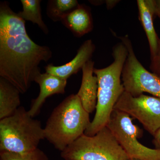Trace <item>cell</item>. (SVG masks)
I'll use <instances>...</instances> for the list:
<instances>
[{
    "mask_svg": "<svg viewBox=\"0 0 160 160\" xmlns=\"http://www.w3.org/2000/svg\"><path fill=\"white\" fill-rule=\"evenodd\" d=\"M128 160H138L137 159H129Z\"/></svg>",
    "mask_w": 160,
    "mask_h": 160,
    "instance_id": "cell-22",
    "label": "cell"
},
{
    "mask_svg": "<svg viewBox=\"0 0 160 160\" xmlns=\"http://www.w3.org/2000/svg\"><path fill=\"white\" fill-rule=\"evenodd\" d=\"M52 52L38 45L26 32L25 21L14 12L7 2L0 5V76L24 93L30 88L42 61L47 62Z\"/></svg>",
    "mask_w": 160,
    "mask_h": 160,
    "instance_id": "cell-1",
    "label": "cell"
},
{
    "mask_svg": "<svg viewBox=\"0 0 160 160\" xmlns=\"http://www.w3.org/2000/svg\"><path fill=\"white\" fill-rule=\"evenodd\" d=\"M119 38L125 44L128 51L122 76L125 91L133 97L147 92L160 98V78L148 71L140 63L127 36Z\"/></svg>",
    "mask_w": 160,
    "mask_h": 160,
    "instance_id": "cell-7",
    "label": "cell"
},
{
    "mask_svg": "<svg viewBox=\"0 0 160 160\" xmlns=\"http://www.w3.org/2000/svg\"><path fill=\"white\" fill-rule=\"evenodd\" d=\"M22 5V11L18 14L26 21H30L38 25L45 34L49 33V29L43 22L41 12L40 0H21Z\"/></svg>",
    "mask_w": 160,
    "mask_h": 160,
    "instance_id": "cell-15",
    "label": "cell"
},
{
    "mask_svg": "<svg viewBox=\"0 0 160 160\" xmlns=\"http://www.w3.org/2000/svg\"><path fill=\"white\" fill-rule=\"evenodd\" d=\"M79 5L76 0H52L47 6L48 16L54 22L62 21Z\"/></svg>",
    "mask_w": 160,
    "mask_h": 160,
    "instance_id": "cell-16",
    "label": "cell"
},
{
    "mask_svg": "<svg viewBox=\"0 0 160 160\" xmlns=\"http://www.w3.org/2000/svg\"><path fill=\"white\" fill-rule=\"evenodd\" d=\"M128 55V49L121 42L112 48L114 60L111 65L102 69L94 68L98 80L97 104L94 117L84 133L86 135H95L109 122L116 104L125 91L121 78Z\"/></svg>",
    "mask_w": 160,
    "mask_h": 160,
    "instance_id": "cell-2",
    "label": "cell"
},
{
    "mask_svg": "<svg viewBox=\"0 0 160 160\" xmlns=\"http://www.w3.org/2000/svg\"><path fill=\"white\" fill-rule=\"evenodd\" d=\"M156 1V15L160 19V0Z\"/></svg>",
    "mask_w": 160,
    "mask_h": 160,
    "instance_id": "cell-21",
    "label": "cell"
},
{
    "mask_svg": "<svg viewBox=\"0 0 160 160\" xmlns=\"http://www.w3.org/2000/svg\"><path fill=\"white\" fill-rule=\"evenodd\" d=\"M152 142L155 147V149L160 150V127L154 133Z\"/></svg>",
    "mask_w": 160,
    "mask_h": 160,
    "instance_id": "cell-19",
    "label": "cell"
},
{
    "mask_svg": "<svg viewBox=\"0 0 160 160\" xmlns=\"http://www.w3.org/2000/svg\"><path fill=\"white\" fill-rule=\"evenodd\" d=\"M139 18L148 39L151 58L157 50L159 38L153 26V18L156 15V1L153 0H138Z\"/></svg>",
    "mask_w": 160,
    "mask_h": 160,
    "instance_id": "cell-12",
    "label": "cell"
},
{
    "mask_svg": "<svg viewBox=\"0 0 160 160\" xmlns=\"http://www.w3.org/2000/svg\"><path fill=\"white\" fill-rule=\"evenodd\" d=\"M45 139L44 128L23 107L14 114L0 120V152L23 153L38 148Z\"/></svg>",
    "mask_w": 160,
    "mask_h": 160,
    "instance_id": "cell-4",
    "label": "cell"
},
{
    "mask_svg": "<svg viewBox=\"0 0 160 160\" xmlns=\"http://www.w3.org/2000/svg\"><path fill=\"white\" fill-rule=\"evenodd\" d=\"M0 160H49L47 155L38 148L33 151L23 153L0 152Z\"/></svg>",
    "mask_w": 160,
    "mask_h": 160,
    "instance_id": "cell-17",
    "label": "cell"
},
{
    "mask_svg": "<svg viewBox=\"0 0 160 160\" xmlns=\"http://www.w3.org/2000/svg\"><path fill=\"white\" fill-rule=\"evenodd\" d=\"M89 113L77 94L65 99L52 112L44 128L45 139L61 152L84 134L90 124Z\"/></svg>",
    "mask_w": 160,
    "mask_h": 160,
    "instance_id": "cell-3",
    "label": "cell"
},
{
    "mask_svg": "<svg viewBox=\"0 0 160 160\" xmlns=\"http://www.w3.org/2000/svg\"><path fill=\"white\" fill-rule=\"evenodd\" d=\"M107 126L129 159L160 160V150L148 148L139 142L142 130L127 113L113 109Z\"/></svg>",
    "mask_w": 160,
    "mask_h": 160,
    "instance_id": "cell-6",
    "label": "cell"
},
{
    "mask_svg": "<svg viewBox=\"0 0 160 160\" xmlns=\"http://www.w3.org/2000/svg\"><path fill=\"white\" fill-rule=\"evenodd\" d=\"M119 2V1H112V0L106 1V3L107 9H112Z\"/></svg>",
    "mask_w": 160,
    "mask_h": 160,
    "instance_id": "cell-20",
    "label": "cell"
},
{
    "mask_svg": "<svg viewBox=\"0 0 160 160\" xmlns=\"http://www.w3.org/2000/svg\"><path fill=\"white\" fill-rule=\"evenodd\" d=\"M34 82L40 86V92L38 97L32 102L31 107L28 110L29 114L34 118L39 112L47 98L56 94H64L67 85V80L55 76L41 72L37 76Z\"/></svg>",
    "mask_w": 160,
    "mask_h": 160,
    "instance_id": "cell-9",
    "label": "cell"
},
{
    "mask_svg": "<svg viewBox=\"0 0 160 160\" xmlns=\"http://www.w3.org/2000/svg\"><path fill=\"white\" fill-rule=\"evenodd\" d=\"M94 62L92 60L83 66L82 83L77 95L83 108L89 113H92L96 109L97 104L98 80L93 75Z\"/></svg>",
    "mask_w": 160,
    "mask_h": 160,
    "instance_id": "cell-11",
    "label": "cell"
},
{
    "mask_svg": "<svg viewBox=\"0 0 160 160\" xmlns=\"http://www.w3.org/2000/svg\"><path fill=\"white\" fill-rule=\"evenodd\" d=\"M150 69L152 73L160 78V38L159 39L156 53L154 56L151 58Z\"/></svg>",
    "mask_w": 160,
    "mask_h": 160,
    "instance_id": "cell-18",
    "label": "cell"
},
{
    "mask_svg": "<svg viewBox=\"0 0 160 160\" xmlns=\"http://www.w3.org/2000/svg\"><path fill=\"white\" fill-rule=\"evenodd\" d=\"M20 93L11 83L0 77V120L12 115L19 108Z\"/></svg>",
    "mask_w": 160,
    "mask_h": 160,
    "instance_id": "cell-14",
    "label": "cell"
},
{
    "mask_svg": "<svg viewBox=\"0 0 160 160\" xmlns=\"http://www.w3.org/2000/svg\"><path fill=\"white\" fill-rule=\"evenodd\" d=\"M114 109L137 119L152 135L160 127V98L144 94L133 97L125 91Z\"/></svg>",
    "mask_w": 160,
    "mask_h": 160,
    "instance_id": "cell-8",
    "label": "cell"
},
{
    "mask_svg": "<svg viewBox=\"0 0 160 160\" xmlns=\"http://www.w3.org/2000/svg\"><path fill=\"white\" fill-rule=\"evenodd\" d=\"M61 22L78 37L90 32L93 27L91 9L84 4L79 5Z\"/></svg>",
    "mask_w": 160,
    "mask_h": 160,
    "instance_id": "cell-13",
    "label": "cell"
},
{
    "mask_svg": "<svg viewBox=\"0 0 160 160\" xmlns=\"http://www.w3.org/2000/svg\"><path fill=\"white\" fill-rule=\"evenodd\" d=\"M95 46L91 40H86L78 50L76 55L69 62L62 66H56L52 64L45 67L46 72L58 77L67 80L72 75L76 74L91 58Z\"/></svg>",
    "mask_w": 160,
    "mask_h": 160,
    "instance_id": "cell-10",
    "label": "cell"
},
{
    "mask_svg": "<svg viewBox=\"0 0 160 160\" xmlns=\"http://www.w3.org/2000/svg\"><path fill=\"white\" fill-rule=\"evenodd\" d=\"M64 160H128L129 158L107 126L95 135L81 136L61 152Z\"/></svg>",
    "mask_w": 160,
    "mask_h": 160,
    "instance_id": "cell-5",
    "label": "cell"
}]
</instances>
